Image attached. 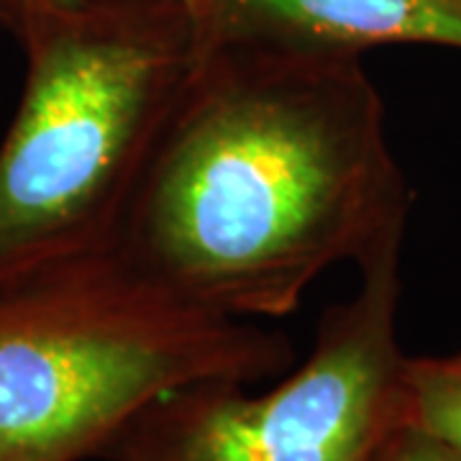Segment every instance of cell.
<instances>
[{
	"label": "cell",
	"instance_id": "obj_5",
	"mask_svg": "<svg viewBox=\"0 0 461 461\" xmlns=\"http://www.w3.org/2000/svg\"><path fill=\"white\" fill-rule=\"evenodd\" d=\"M213 44L348 54L387 44L461 50V0H200Z\"/></svg>",
	"mask_w": 461,
	"mask_h": 461
},
{
	"label": "cell",
	"instance_id": "obj_4",
	"mask_svg": "<svg viewBox=\"0 0 461 461\" xmlns=\"http://www.w3.org/2000/svg\"><path fill=\"white\" fill-rule=\"evenodd\" d=\"M400 244L359 264V290L321 315L308 362L267 393L200 382L159 397L103 461H372L402 423L395 330Z\"/></svg>",
	"mask_w": 461,
	"mask_h": 461
},
{
	"label": "cell",
	"instance_id": "obj_7",
	"mask_svg": "<svg viewBox=\"0 0 461 461\" xmlns=\"http://www.w3.org/2000/svg\"><path fill=\"white\" fill-rule=\"evenodd\" d=\"M372 461H461V454L429 433L400 423L379 446L377 456Z\"/></svg>",
	"mask_w": 461,
	"mask_h": 461
},
{
	"label": "cell",
	"instance_id": "obj_2",
	"mask_svg": "<svg viewBox=\"0 0 461 461\" xmlns=\"http://www.w3.org/2000/svg\"><path fill=\"white\" fill-rule=\"evenodd\" d=\"M26 83L0 144V280L115 247L205 36L182 0L26 16Z\"/></svg>",
	"mask_w": 461,
	"mask_h": 461
},
{
	"label": "cell",
	"instance_id": "obj_8",
	"mask_svg": "<svg viewBox=\"0 0 461 461\" xmlns=\"http://www.w3.org/2000/svg\"><path fill=\"white\" fill-rule=\"evenodd\" d=\"M75 3H83V0H0V18L16 29L18 23L32 14L39 11H51V8H67V5H75ZM195 16H200V0H182Z\"/></svg>",
	"mask_w": 461,
	"mask_h": 461
},
{
	"label": "cell",
	"instance_id": "obj_3",
	"mask_svg": "<svg viewBox=\"0 0 461 461\" xmlns=\"http://www.w3.org/2000/svg\"><path fill=\"white\" fill-rule=\"evenodd\" d=\"M290 364L285 333L177 297L115 247L0 280V461L103 459L159 397Z\"/></svg>",
	"mask_w": 461,
	"mask_h": 461
},
{
	"label": "cell",
	"instance_id": "obj_6",
	"mask_svg": "<svg viewBox=\"0 0 461 461\" xmlns=\"http://www.w3.org/2000/svg\"><path fill=\"white\" fill-rule=\"evenodd\" d=\"M402 423L461 454V348L402 366Z\"/></svg>",
	"mask_w": 461,
	"mask_h": 461
},
{
	"label": "cell",
	"instance_id": "obj_1",
	"mask_svg": "<svg viewBox=\"0 0 461 461\" xmlns=\"http://www.w3.org/2000/svg\"><path fill=\"white\" fill-rule=\"evenodd\" d=\"M408 211L362 57L205 41L115 251L200 308L285 318L330 267L402 241Z\"/></svg>",
	"mask_w": 461,
	"mask_h": 461
}]
</instances>
